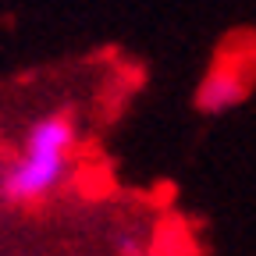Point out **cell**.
<instances>
[{"instance_id":"2","label":"cell","mask_w":256,"mask_h":256,"mask_svg":"<svg viewBox=\"0 0 256 256\" xmlns=\"http://www.w3.org/2000/svg\"><path fill=\"white\" fill-rule=\"evenodd\" d=\"M252 92V68L235 57H220L192 89V110L200 118H224L238 110Z\"/></svg>"},{"instance_id":"1","label":"cell","mask_w":256,"mask_h":256,"mask_svg":"<svg viewBox=\"0 0 256 256\" xmlns=\"http://www.w3.org/2000/svg\"><path fill=\"white\" fill-rule=\"evenodd\" d=\"M78 121L68 110L36 114L18 139V150L0 171V203L36 206L68 185L78 153Z\"/></svg>"}]
</instances>
